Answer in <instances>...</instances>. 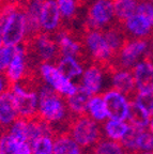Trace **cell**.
Masks as SVG:
<instances>
[{
  "label": "cell",
  "mask_w": 153,
  "mask_h": 154,
  "mask_svg": "<svg viewBox=\"0 0 153 154\" xmlns=\"http://www.w3.org/2000/svg\"><path fill=\"white\" fill-rule=\"evenodd\" d=\"M38 113L50 125L54 138L63 133H69L75 117L70 110L67 99L48 85H44L40 89Z\"/></svg>",
  "instance_id": "obj_1"
},
{
  "label": "cell",
  "mask_w": 153,
  "mask_h": 154,
  "mask_svg": "<svg viewBox=\"0 0 153 154\" xmlns=\"http://www.w3.org/2000/svg\"><path fill=\"white\" fill-rule=\"evenodd\" d=\"M26 5L19 0H12V8L2 28L3 45L15 46L23 42L26 34Z\"/></svg>",
  "instance_id": "obj_2"
},
{
  "label": "cell",
  "mask_w": 153,
  "mask_h": 154,
  "mask_svg": "<svg viewBox=\"0 0 153 154\" xmlns=\"http://www.w3.org/2000/svg\"><path fill=\"white\" fill-rule=\"evenodd\" d=\"M69 134L84 150L90 149L103 139V131L100 123L91 118L88 113L75 116L70 126Z\"/></svg>",
  "instance_id": "obj_3"
},
{
  "label": "cell",
  "mask_w": 153,
  "mask_h": 154,
  "mask_svg": "<svg viewBox=\"0 0 153 154\" xmlns=\"http://www.w3.org/2000/svg\"><path fill=\"white\" fill-rule=\"evenodd\" d=\"M148 47L147 40L130 38L113 60V67L115 71L132 70L137 64L139 58L147 53Z\"/></svg>",
  "instance_id": "obj_4"
},
{
  "label": "cell",
  "mask_w": 153,
  "mask_h": 154,
  "mask_svg": "<svg viewBox=\"0 0 153 154\" xmlns=\"http://www.w3.org/2000/svg\"><path fill=\"white\" fill-rule=\"evenodd\" d=\"M115 10L111 0H95L89 7L85 27L90 30H102L115 20Z\"/></svg>",
  "instance_id": "obj_5"
},
{
  "label": "cell",
  "mask_w": 153,
  "mask_h": 154,
  "mask_svg": "<svg viewBox=\"0 0 153 154\" xmlns=\"http://www.w3.org/2000/svg\"><path fill=\"white\" fill-rule=\"evenodd\" d=\"M40 73L44 82L64 97L71 96L76 91L77 85L73 84L72 80L65 77L56 65L44 63L40 66Z\"/></svg>",
  "instance_id": "obj_6"
},
{
  "label": "cell",
  "mask_w": 153,
  "mask_h": 154,
  "mask_svg": "<svg viewBox=\"0 0 153 154\" xmlns=\"http://www.w3.org/2000/svg\"><path fill=\"white\" fill-rule=\"evenodd\" d=\"M11 91L16 101L19 117L25 119H31L36 115H38L39 96L36 91L24 89L17 82L13 86Z\"/></svg>",
  "instance_id": "obj_7"
},
{
  "label": "cell",
  "mask_w": 153,
  "mask_h": 154,
  "mask_svg": "<svg viewBox=\"0 0 153 154\" xmlns=\"http://www.w3.org/2000/svg\"><path fill=\"white\" fill-rule=\"evenodd\" d=\"M107 109L108 119L125 121L129 113V100L126 96L115 89H110L103 94Z\"/></svg>",
  "instance_id": "obj_8"
},
{
  "label": "cell",
  "mask_w": 153,
  "mask_h": 154,
  "mask_svg": "<svg viewBox=\"0 0 153 154\" xmlns=\"http://www.w3.org/2000/svg\"><path fill=\"white\" fill-rule=\"evenodd\" d=\"M135 84L139 93L153 92V61L145 57L133 69Z\"/></svg>",
  "instance_id": "obj_9"
},
{
  "label": "cell",
  "mask_w": 153,
  "mask_h": 154,
  "mask_svg": "<svg viewBox=\"0 0 153 154\" xmlns=\"http://www.w3.org/2000/svg\"><path fill=\"white\" fill-rule=\"evenodd\" d=\"M61 13L56 0H44L41 11V28L43 32L54 33L61 27Z\"/></svg>",
  "instance_id": "obj_10"
},
{
  "label": "cell",
  "mask_w": 153,
  "mask_h": 154,
  "mask_svg": "<svg viewBox=\"0 0 153 154\" xmlns=\"http://www.w3.org/2000/svg\"><path fill=\"white\" fill-rule=\"evenodd\" d=\"M113 88L127 97L130 101H135L138 90L135 84V78L132 70H119L111 75Z\"/></svg>",
  "instance_id": "obj_11"
},
{
  "label": "cell",
  "mask_w": 153,
  "mask_h": 154,
  "mask_svg": "<svg viewBox=\"0 0 153 154\" xmlns=\"http://www.w3.org/2000/svg\"><path fill=\"white\" fill-rule=\"evenodd\" d=\"M152 27L153 25L150 19L146 18L138 13H135L130 16L124 23V28L127 35L130 33L136 38H142V40H148V38L151 40L153 38Z\"/></svg>",
  "instance_id": "obj_12"
},
{
  "label": "cell",
  "mask_w": 153,
  "mask_h": 154,
  "mask_svg": "<svg viewBox=\"0 0 153 154\" xmlns=\"http://www.w3.org/2000/svg\"><path fill=\"white\" fill-rule=\"evenodd\" d=\"M19 117L15 97L12 91L0 94V126L7 131Z\"/></svg>",
  "instance_id": "obj_13"
},
{
  "label": "cell",
  "mask_w": 153,
  "mask_h": 154,
  "mask_svg": "<svg viewBox=\"0 0 153 154\" xmlns=\"http://www.w3.org/2000/svg\"><path fill=\"white\" fill-rule=\"evenodd\" d=\"M104 74H109V73H107L95 63H92L88 67H86L81 78V85L86 88L91 95H96L101 92L103 88Z\"/></svg>",
  "instance_id": "obj_14"
},
{
  "label": "cell",
  "mask_w": 153,
  "mask_h": 154,
  "mask_svg": "<svg viewBox=\"0 0 153 154\" xmlns=\"http://www.w3.org/2000/svg\"><path fill=\"white\" fill-rule=\"evenodd\" d=\"M26 72L27 60L26 55H25V49L22 44L20 45L18 44V45H16V51H15L12 60L10 62L9 66L7 67V70L5 71V73L13 84H16L25 76Z\"/></svg>",
  "instance_id": "obj_15"
},
{
  "label": "cell",
  "mask_w": 153,
  "mask_h": 154,
  "mask_svg": "<svg viewBox=\"0 0 153 154\" xmlns=\"http://www.w3.org/2000/svg\"><path fill=\"white\" fill-rule=\"evenodd\" d=\"M91 94L87 91L83 85H77V89L74 94L65 97L70 110L74 116L85 115L88 111V105L91 99Z\"/></svg>",
  "instance_id": "obj_16"
},
{
  "label": "cell",
  "mask_w": 153,
  "mask_h": 154,
  "mask_svg": "<svg viewBox=\"0 0 153 154\" xmlns=\"http://www.w3.org/2000/svg\"><path fill=\"white\" fill-rule=\"evenodd\" d=\"M81 149L69 133L58 135L54 140V154H83Z\"/></svg>",
  "instance_id": "obj_17"
},
{
  "label": "cell",
  "mask_w": 153,
  "mask_h": 154,
  "mask_svg": "<svg viewBox=\"0 0 153 154\" xmlns=\"http://www.w3.org/2000/svg\"><path fill=\"white\" fill-rule=\"evenodd\" d=\"M146 131L145 128H138L134 125H129L126 133L120 140L124 153L127 154H140L141 152L138 149V139L140 135Z\"/></svg>",
  "instance_id": "obj_18"
},
{
  "label": "cell",
  "mask_w": 153,
  "mask_h": 154,
  "mask_svg": "<svg viewBox=\"0 0 153 154\" xmlns=\"http://www.w3.org/2000/svg\"><path fill=\"white\" fill-rule=\"evenodd\" d=\"M151 116L135 101L129 102V113H127V122L129 125H134L138 128L149 126Z\"/></svg>",
  "instance_id": "obj_19"
},
{
  "label": "cell",
  "mask_w": 153,
  "mask_h": 154,
  "mask_svg": "<svg viewBox=\"0 0 153 154\" xmlns=\"http://www.w3.org/2000/svg\"><path fill=\"white\" fill-rule=\"evenodd\" d=\"M87 113L98 123H104L107 120L108 113H107V109H106L105 102H104L103 99V95L96 94V95L91 96Z\"/></svg>",
  "instance_id": "obj_20"
},
{
  "label": "cell",
  "mask_w": 153,
  "mask_h": 154,
  "mask_svg": "<svg viewBox=\"0 0 153 154\" xmlns=\"http://www.w3.org/2000/svg\"><path fill=\"white\" fill-rule=\"evenodd\" d=\"M115 10V17L118 22L124 24L125 20L136 13L137 0H111Z\"/></svg>",
  "instance_id": "obj_21"
},
{
  "label": "cell",
  "mask_w": 153,
  "mask_h": 154,
  "mask_svg": "<svg viewBox=\"0 0 153 154\" xmlns=\"http://www.w3.org/2000/svg\"><path fill=\"white\" fill-rule=\"evenodd\" d=\"M124 150L120 141L110 139H101L90 149H87L86 154H123Z\"/></svg>",
  "instance_id": "obj_22"
},
{
  "label": "cell",
  "mask_w": 153,
  "mask_h": 154,
  "mask_svg": "<svg viewBox=\"0 0 153 154\" xmlns=\"http://www.w3.org/2000/svg\"><path fill=\"white\" fill-rule=\"evenodd\" d=\"M56 66L65 77L72 79L83 74V65L73 57H62Z\"/></svg>",
  "instance_id": "obj_23"
},
{
  "label": "cell",
  "mask_w": 153,
  "mask_h": 154,
  "mask_svg": "<svg viewBox=\"0 0 153 154\" xmlns=\"http://www.w3.org/2000/svg\"><path fill=\"white\" fill-rule=\"evenodd\" d=\"M129 128V124L124 121L119 120H113V119H108L104 123V134L105 136L110 140H115V141H120L122 137L124 136Z\"/></svg>",
  "instance_id": "obj_24"
},
{
  "label": "cell",
  "mask_w": 153,
  "mask_h": 154,
  "mask_svg": "<svg viewBox=\"0 0 153 154\" xmlns=\"http://www.w3.org/2000/svg\"><path fill=\"white\" fill-rule=\"evenodd\" d=\"M32 154H54V137L43 135L30 143Z\"/></svg>",
  "instance_id": "obj_25"
},
{
  "label": "cell",
  "mask_w": 153,
  "mask_h": 154,
  "mask_svg": "<svg viewBox=\"0 0 153 154\" xmlns=\"http://www.w3.org/2000/svg\"><path fill=\"white\" fill-rule=\"evenodd\" d=\"M7 131L18 141H28V120L27 119L18 117Z\"/></svg>",
  "instance_id": "obj_26"
},
{
  "label": "cell",
  "mask_w": 153,
  "mask_h": 154,
  "mask_svg": "<svg viewBox=\"0 0 153 154\" xmlns=\"http://www.w3.org/2000/svg\"><path fill=\"white\" fill-rule=\"evenodd\" d=\"M18 142V140L13 137L8 131H5L0 135V152L3 154H13Z\"/></svg>",
  "instance_id": "obj_27"
},
{
  "label": "cell",
  "mask_w": 153,
  "mask_h": 154,
  "mask_svg": "<svg viewBox=\"0 0 153 154\" xmlns=\"http://www.w3.org/2000/svg\"><path fill=\"white\" fill-rule=\"evenodd\" d=\"M15 51H16V45L15 46L3 45V47L0 48V72H5L7 70V67L9 66Z\"/></svg>",
  "instance_id": "obj_28"
},
{
  "label": "cell",
  "mask_w": 153,
  "mask_h": 154,
  "mask_svg": "<svg viewBox=\"0 0 153 154\" xmlns=\"http://www.w3.org/2000/svg\"><path fill=\"white\" fill-rule=\"evenodd\" d=\"M135 102L142 107L149 115L153 116V92L149 93H139L135 97Z\"/></svg>",
  "instance_id": "obj_29"
},
{
  "label": "cell",
  "mask_w": 153,
  "mask_h": 154,
  "mask_svg": "<svg viewBox=\"0 0 153 154\" xmlns=\"http://www.w3.org/2000/svg\"><path fill=\"white\" fill-rule=\"evenodd\" d=\"M138 149L140 152L153 151V134L145 131L138 139Z\"/></svg>",
  "instance_id": "obj_30"
},
{
  "label": "cell",
  "mask_w": 153,
  "mask_h": 154,
  "mask_svg": "<svg viewBox=\"0 0 153 154\" xmlns=\"http://www.w3.org/2000/svg\"><path fill=\"white\" fill-rule=\"evenodd\" d=\"M136 13L142 15V16L151 20L153 16V5L150 2H147V1H142L140 5H137Z\"/></svg>",
  "instance_id": "obj_31"
},
{
  "label": "cell",
  "mask_w": 153,
  "mask_h": 154,
  "mask_svg": "<svg viewBox=\"0 0 153 154\" xmlns=\"http://www.w3.org/2000/svg\"><path fill=\"white\" fill-rule=\"evenodd\" d=\"M15 84H13L8 78L7 74L5 72H0V94L5 93L7 91H11Z\"/></svg>",
  "instance_id": "obj_32"
},
{
  "label": "cell",
  "mask_w": 153,
  "mask_h": 154,
  "mask_svg": "<svg viewBox=\"0 0 153 154\" xmlns=\"http://www.w3.org/2000/svg\"><path fill=\"white\" fill-rule=\"evenodd\" d=\"M149 131L153 134V116L151 117L150 122H149Z\"/></svg>",
  "instance_id": "obj_33"
},
{
  "label": "cell",
  "mask_w": 153,
  "mask_h": 154,
  "mask_svg": "<svg viewBox=\"0 0 153 154\" xmlns=\"http://www.w3.org/2000/svg\"><path fill=\"white\" fill-rule=\"evenodd\" d=\"M2 26H0V48L2 47V44H3V40H2Z\"/></svg>",
  "instance_id": "obj_34"
},
{
  "label": "cell",
  "mask_w": 153,
  "mask_h": 154,
  "mask_svg": "<svg viewBox=\"0 0 153 154\" xmlns=\"http://www.w3.org/2000/svg\"><path fill=\"white\" fill-rule=\"evenodd\" d=\"M9 1H10V0H0V7H1V5H5V3H8Z\"/></svg>",
  "instance_id": "obj_35"
},
{
  "label": "cell",
  "mask_w": 153,
  "mask_h": 154,
  "mask_svg": "<svg viewBox=\"0 0 153 154\" xmlns=\"http://www.w3.org/2000/svg\"><path fill=\"white\" fill-rule=\"evenodd\" d=\"M140 154H153V151H149V152H145V153H140Z\"/></svg>",
  "instance_id": "obj_36"
},
{
  "label": "cell",
  "mask_w": 153,
  "mask_h": 154,
  "mask_svg": "<svg viewBox=\"0 0 153 154\" xmlns=\"http://www.w3.org/2000/svg\"><path fill=\"white\" fill-rule=\"evenodd\" d=\"M3 132H5V131H3V130H2V128H1V126H0V135L2 134V133H3Z\"/></svg>",
  "instance_id": "obj_37"
},
{
  "label": "cell",
  "mask_w": 153,
  "mask_h": 154,
  "mask_svg": "<svg viewBox=\"0 0 153 154\" xmlns=\"http://www.w3.org/2000/svg\"><path fill=\"white\" fill-rule=\"evenodd\" d=\"M151 23H152V25H153V16H152V19H151Z\"/></svg>",
  "instance_id": "obj_38"
},
{
  "label": "cell",
  "mask_w": 153,
  "mask_h": 154,
  "mask_svg": "<svg viewBox=\"0 0 153 154\" xmlns=\"http://www.w3.org/2000/svg\"><path fill=\"white\" fill-rule=\"evenodd\" d=\"M150 1H151V2H153V0H150Z\"/></svg>",
  "instance_id": "obj_39"
},
{
  "label": "cell",
  "mask_w": 153,
  "mask_h": 154,
  "mask_svg": "<svg viewBox=\"0 0 153 154\" xmlns=\"http://www.w3.org/2000/svg\"><path fill=\"white\" fill-rule=\"evenodd\" d=\"M0 154H3V153H2V152H0Z\"/></svg>",
  "instance_id": "obj_40"
},
{
  "label": "cell",
  "mask_w": 153,
  "mask_h": 154,
  "mask_svg": "<svg viewBox=\"0 0 153 154\" xmlns=\"http://www.w3.org/2000/svg\"><path fill=\"white\" fill-rule=\"evenodd\" d=\"M123 154H127V153H123Z\"/></svg>",
  "instance_id": "obj_41"
}]
</instances>
